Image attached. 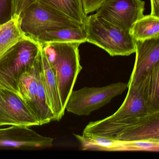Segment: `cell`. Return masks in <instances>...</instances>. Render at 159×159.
Wrapping results in <instances>:
<instances>
[{
	"label": "cell",
	"mask_w": 159,
	"mask_h": 159,
	"mask_svg": "<svg viewBox=\"0 0 159 159\" xmlns=\"http://www.w3.org/2000/svg\"><path fill=\"white\" fill-rule=\"evenodd\" d=\"M80 44L69 42H52L41 45L54 73L65 111L78 75L82 69L79 52Z\"/></svg>",
	"instance_id": "obj_1"
},
{
	"label": "cell",
	"mask_w": 159,
	"mask_h": 159,
	"mask_svg": "<svg viewBox=\"0 0 159 159\" xmlns=\"http://www.w3.org/2000/svg\"><path fill=\"white\" fill-rule=\"evenodd\" d=\"M87 42L107 52L111 56H128L135 52V41L129 30L122 29L95 14L84 24Z\"/></svg>",
	"instance_id": "obj_2"
},
{
	"label": "cell",
	"mask_w": 159,
	"mask_h": 159,
	"mask_svg": "<svg viewBox=\"0 0 159 159\" xmlns=\"http://www.w3.org/2000/svg\"><path fill=\"white\" fill-rule=\"evenodd\" d=\"M41 49L40 44L31 38L11 47L0 58V88L18 94L21 76L33 67Z\"/></svg>",
	"instance_id": "obj_3"
},
{
	"label": "cell",
	"mask_w": 159,
	"mask_h": 159,
	"mask_svg": "<svg viewBox=\"0 0 159 159\" xmlns=\"http://www.w3.org/2000/svg\"><path fill=\"white\" fill-rule=\"evenodd\" d=\"M20 19L22 30L34 39L47 31L84 25L38 1L27 7L21 14Z\"/></svg>",
	"instance_id": "obj_4"
},
{
	"label": "cell",
	"mask_w": 159,
	"mask_h": 159,
	"mask_svg": "<svg viewBox=\"0 0 159 159\" xmlns=\"http://www.w3.org/2000/svg\"><path fill=\"white\" fill-rule=\"evenodd\" d=\"M127 89V83H116L101 87H84L72 91L66 110L79 116H87L122 94Z\"/></svg>",
	"instance_id": "obj_5"
},
{
	"label": "cell",
	"mask_w": 159,
	"mask_h": 159,
	"mask_svg": "<svg viewBox=\"0 0 159 159\" xmlns=\"http://www.w3.org/2000/svg\"><path fill=\"white\" fill-rule=\"evenodd\" d=\"M145 6L142 0H107L95 15L115 26L129 30L134 22L144 16Z\"/></svg>",
	"instance_id": "obj_6"
},
{
	"label": "cell",
	"mask_w": 159,
	"mask_h": 159,
	"mask_svg": "<svg viewBox=\"0 0 159 159\" xmlns=\"http://www.w3.org/2000/svg\"><path fill=\"white\" fill-rule=\"evenodd\" d=\"M39 125L25 101L15 92L0 88V126Z\"/></svg>",
	"instance_id": "obj_7"
},
{
	"label": "cell",
	"mask_w": 159,
	"mask_h": 159,
	"mask_svg": "<svg viewBox=\"0 0 159 159\" xmlns=\"http://www.w3.org/2000/svg\"><path fill=\"white\" fill-rule=\"evenodd\" d=\"M53 139L41 135L28 126L11 125L0 128V148H48Z\"/></svg>",
	"instance_id": "obj_8"
},
{
	"label": "cell",
	"mask_w": 159,
	"mask_h": 159,
	"mask_svg": "<svg viewBox=\"0 0 159 159\" xmlns=\"http://www.w3.org/2000/svg\"><path fill=\"white\" fill-rule=\"evenodd\" d=\"M134 66L127 86L134 84L159 63V38L135 42Z\"/></svg>",
	"instance_id": "obj_9"
},
{
	"label": "cell",
	"mask_w": 159,
	"mask_h": 159,
	"mask_svg": "<svg viewBox=\"0 0 159 159\" xmlns=\"http://www.w3.org/2000/svg\"><path fill=\"white\" fill-rule=\"evenodd\" d=\"M128 92L121 106L112 115L102 119L105 122H112L129 119L149 113L138 84L127 86Z\"/></svg>",
	"instance_id": "obj_10"
},
{
	"label": "cell",
	"mask_w": 159,
	"mask_h": 159,
	"mask_svg": "<svg viewBox=\"0 0 159 159\" xmlns=\"http://www.w3.org/2000/svg\"><path fill=\"white\" fill-rule=\"evenodd\" d=\"M111 138L120 141H159V111L124 130Z\"/></svg>",
	"instance_id": "obj_11"
},
{
	"label": "cell",
	"mask_w": 159,
	"mask_h": 159,
	"mask_svg": "<svg viewBox=\"0 0 159 159\" xmlns=\"http://www.w3.org/2000/svg\"><path fill=\"white\" fill-rule=\"evenodd\" d=\"M42 69L47 103L53 115V120L59 121L65 114L60 100L57 82L47 56L42 47Z\"/></svg>",
	"instance_id": "obj_12"
},
{
	"label": "cell",
	"mask_w": 159,
	"mask_h": 159,
	"mask_svg": "<svg viewBox=\"0 0 159 159\" xmlns=\"http://www.w3.org/2000/svg\"><path fill=\"white\" fill-rule=\"evenodd\" d=\"M135 84L139 85L149 112L159 111V63L141 76Z\"/></svg>",
	"instance_id": "obj_13"
},
{
	"label": "cell",
	"mask_w": 159,
	"mask_h": 159,
	"mask_svg": "<svg viewBox=\"0 0 159 159\" xmlns=\"http://www.w3.org/2000/svg\"><path fill=\"white\" fill-rule=\"evenodd\" d=\"M41 52L33 67L22 75L18 85V94L25 101L36 118L37 113L38 70Z\"/></svg>",
	"instance_id": "obj_14"
},
{
	"label": "cell",
	"mask_w": 159,
	"mask_h": 159,
	"mask_svg": "<svg viewBox=\"0 0 159 159\" xmlns=\"http://www.w3.org/2000/svg\"><path fill=\"white\" fill-rule=\"evenodd\" d=\"M41 45L52 42H75L82 43L87 42L84 26L79 27L66 28L47 31L35 39Z\"/></svg>",
	"instance_id": "obj_15"
},
{
	"label": "cell",
	"mask_w": 159,
	"mask_h": 159,
	"mask_svg": "<svg viewBox=\"0 0 159 159\" xmlns=\"http://www.w3.org/2000/svg\"><path fill=\"white\" fill-rule=\"evenodd\" d=\"M22 30L20 17L11 20L0 26V58L15 44L21 41L29 39Z\"/></svg>",
	"instance_id": "obj_16"
},
{
	"label": "cell",
	"mask_w": 159,
	"mask_h": 159,
	"mask_svg": "<svg viewBox=\"0 0 159 159\" xmlns=\"http://www.w3.org/2000/svg\"><path fill=\"white\" fill-rule=\"evenodd\" d=\"M129 33L135 42L159 38V17L144 15L132 25Z\"/></svg>",
	"instance_id": "obj_17"
},
{
	"label": "cell",
	"mask_w": 159,
	"mask_h": 159,
	"mask_svg": "<svg viewBox=\"0 0 159 159\" xmlns=\"http://www.w3.org/2000/svg\"><path fill=\"white\" fill-rule=\"evenodd\" d=\"M81 25L87 16L83 9L81 0H36Z\"/></svg>",
	"instance_id": "obj_18"
},
{
	"label": "cell",
	"mask_w": 159,
	"mask_h": 159,
	"mask_svg": "<svg viewBox=\"0 0 159 159\" xmlns=\"http://www.w3.org/2000/svg\"><path fill=\"white\" fill-rule=\"evenodd\" d=\"M73 135L80 143L82 150L121 151V142L111 138L95 135Z\"/></svg>",
	"instance_id": "obj_19"
},
{
	"label": "cell",
	"mask_w": 159,
	"mask_h": 159,
	"mask_svg": "<svg viewBox=\"0 0 159 159\" xmlns=\"http://www.w3.org/2000/svg\"><path fill=\"white\" fill-rule=\"evenodd\" d=\"M121 151H159V141H121Z\"/></svg>",
	"instance_id": "obj_20"
},
{
	"label": "cell",
	"mask_w": 159,
	"mask_h": 159,
	"mask_svg": "<svg viewBox=\"0 0 159 159\" xmlns=\"http://www.w3.org/2000/svg\"><path fill=\"white\" fill-rule=\"evenodd\" d=\"M13 0H0V26L13 18Z\"/></svg>",
	"instance_id": "obj_21"
},
{
	"label": "cell",
	"mask_w": 159,
	"mask_h": 159,
	"mask_svg": "<svg viewBox=\"0 0 159 159\" xmlns=\"http://www.w3.org/2000/svg\"><path fill=\"white\" fill-rule=\"evenodd\" d=\"M107 0H81L85 15L97 11Z\"/></svg>",
	"instance_id": "obj_22"
},
{
	"label": "cell",
	"mask_w": 159,
	"mask_h": 159,
	"mask_svg": "<svg viewBox=\"0 0 159 159\" xmlns=\"http://www.w3.org/2000/svg\"><path fill=\"white\" fill-rule=\"evenodd\" d=\"M35 1L36 0H13V18L20 17L22 13Z\"/></svg>",
	"instance_id": "obj_23"
},
{
	"label": "cell",
	"mask_w": 159,
	"mask_h": 159,
	"mask_svg": "<svg viewBox=\"0 0 159 159\" xmlns=\"http://www.w3.org/2000/svg\"><path fill=\"white\" fill-rule=\"evenodd\" d=\"M151 15L159 17V0H150Z\"/></svg>",
	"instance_id": "obj_24"
}]
</instances>
